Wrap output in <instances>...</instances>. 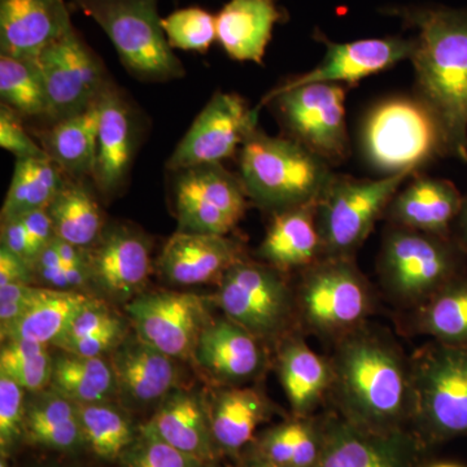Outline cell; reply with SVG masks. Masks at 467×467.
<instances>
[{
  "mask_svg": "<svg viewBox=\"0 0 467 467\" xmlns=\"http://www.w3.org/2000/svg\"><path fill=\"white\" fill-rule=\"evenodd\" d=\"M73 29L64 0H0V54L33 60Z\"/></svg>",
  "mask_w": 467,
  "mask_h": 467,
  "instance_id": "cell-20",
  "label": "cell"
},
{
  "mask_svg": "<svg viewBox=\"0 0 467 467\" xmlns=\"http://www.w3.org/2000/svg\"><path fill=\"white\" fill-rule=\"evenodd\" d=\"M411 431L425 448L467 436V347L426 344L410 358Z\"/></svg>",
  "mask_w": 467,
  "mask_h": 467,
  "instance_id": "cell-4",
  "label": "cell"
},
{
  "mask_svg": "<svg viewBox=\"0 0 467 467\" xmlns=\"http://www.w3.org/2000/svg\"><path fill=\"white\" fill-rule=\"evenodd\" d=\"M51 387L76 404L107 402L117 389L112 365L101 358L64 355L54 358Z\"/></svg>",
  "mask_w": 467,
  "mask_h": 467,
  "instance_id": "cell-37",
  "label": "cell"
},
{
  "mask_svg": "<svg viewBox=\"0 0 467 467\" xmlns=\"http://www.w3.org/2000/svg\"><path fill=\"white\" fill-rule=\"evenodd\" d=\"M263 340L227 317L212 322L196 346V361L223 382L244 383L263 373L266 365Z\"/></svg>",
  "mask_w": 467,
  "mask_h": 467,
  "instance_id": "cell-22",
  "label": "cell"
},
{
  "mask_svg": "<svg viewBox=\"0 0 467 467\" xmlns=\"http://www.w3.org/2000/svg\"><path fill=\"white\" fill-rule=\"evenodd\" d=\"M55 236L81 248L100 238L104 218L99 204L81 178L67 180L47 207Z\"/></svg>",
  "mask_w": 467,
  "mask_h": 467,
  "instance_id": "cell-34",
  "label": "cell"
},
{
  "mask_svg": "<svg viewBox=\"0 0 467 467\" xmlns=\"http://www.w3.org/2000/svg\"><path fill=\"white\" fill-rule=\"evenodd\" d=\"M48 98V117L55 122L84 112L109 86L99 58L75 27L33 58Z\"/></svg>",
  "mask_w": 467,
  "mask_h": 467,
  "instance_id": "cell-11",
  "label": "cell"
},
{
  "mask_svg": "<svg viewBox=\"0 0 467 467\" xmlns=\"http://www.w3.org/2000/svg\"><path fill=\"white\" fill-rule=\"evenodd\" d=\"M234 467H282L275 463L267 462V461H241L238 465Z\"/></svg>",
  "mask_w": 467,
  "mask_h": 467,
  "instance_id": "cell-52",
  "label": "cell"
},
{
  "mask_svg": "<svg viewBox=\"0 0 467 467\" xmlns=\"http://www.w3.org/2000/svg\"><path fill=\"white\" fill-rule=\"evenodd\" d=\"M278 371L292 416H313L330 396L333 386L330 358L318 355L300 335L282 339Z\"/></svg>",
  "mask_w": 467,
  "mask_h": 467,
  "instance_id": "cell-26",
  "label": "cell"
},
{
  "mask_svg": "<svg viewBox=\"0 0 467 467\" xmlns=\"http://www.w3.org/2000/svg\"><path fill=\"white\" fill-rule=\"evenodd\" d=\"M216 303L225 317L263 342L285 337L297 317L296 296L282 273L245 259L221 279Z\"/></svg>",
  "mask_w": 467,
  "mask_h": 467,
  "instance_id": "cell-10",
  "label": "cell"
},
{
  "mask_svg": "<svg viewBox=\"0 0 467 467\" xmlns=\"http://www.w3.org/2000/svg\"><path fill=\"white\" fill-rule=\"evenodd\" d=\"M86 450L104 461L121 460L137 441L135 429L124 413L109 402L77 404Z\"/></svg>",
  "mask_w": 467,
  "mask_h": 467,
  "instance_id": "cell-38",
  "label": "cell"
},
{
  "mask_svg": "<svg viewBox=\"0 0 467 467\" xmlns=\"http://www.w3.org/2000/svg\"><path fill=\"white\" fill-rule=\"evenodd\" d=\"M330 361L335 413L377 434L410 430V358L391 337L365 324L334 344Z\"/></svg>",
  "mask_w": 467,
  "mask_h": 467,
  "instance_id": "cell-1",
  "label": "cell"
},
{
  "mask_svg": "<svg viewBox=\"0 0 467 467\" xmlns=\"http://www.w3.org/2000/svg\"><path fill=\"white\" fill-rule=\"evenodd\" d=\"M374 303L371 285L353 257H322L304 270L296 294L301 324L333 344L367 324Z\"/></svg>",
  "mask_w": 467,
  "mask_h": 467,
  "instance_id": "cell-7",
  "label": "cell"
},
{
  "mask_svg": "<svg viewBox=\"0 0 467 467\" xmlns=\"http://www.w3.org/2000/svg\"><path fill=\"white\" fill-rule=\"evenodd\" d=\"M243 259L241 245L227 235L178 230L164 245L159 269L175 285L220 284L227 270Z\"/></svg>",
  "mask_w": 467,
  "mask_h": 467,
  "instance_id": "cell-19",
  "label": "cell"
},
{
  "mask_svg": "<svg viewBox=\"0 0 467 467\" xmlns=\"http://www.w3.org/2000/svg\"><path fill=\"white\" fill-rule=\"evenodd\" d=\"M325 414L292 416L264 430L241 461H267L282 467H316L325 445Z\"/></svg>",
  "mask_w": 467,
  "mask_h": 467,
  "instance_id": "cell-29",
  "label": "cell"
},
{
  "mask_svg": "<svg viewBox=\"0 0 467 467\" xmlns=\"http://www.w3.org/2000/svg\"><path fill=\"white\" fill-rule=\"evenodd\" d=\"M0 467H9L8 463L5 462V459H2V462H0Z\"/></svg>",
  "mask_w": 467,
  "mask_h": 467,
  "instance_id": "cell-54",
  "label": "cell"
},
{
  "mask_svg": "<svg viewBox=\"0 0 467 467\" xmlns=\"http://www.w3.org/2000/svg\"><path fill=\"white\" fill-rule=\"evenodd\" d=\"M98 101L84 112L55 122L43 134V150L70 177L92 178L94 174L99 125Z\"/></svg>",
  "mask_w": 467,
  "mask_h": 467,
  "instance_id": "cell-32",
  "label": "cell"
},
{
  "mask_svg": "<svg viewBox=\"0 0 467 467\" xmlns=\"http://www.w3.org/2000/svg\"><path fill=\"white\" fill-rule=\"evenodd\" d=\"M270 101H275L294 140L328 164L348 155L346 90L342 85L297 86L279 92Z\"/></svg>",
  "mask_w": 467,
  "mask_h": 467,
  "instance_id": "cell-14",
  "label": "cell"
},
{
  "mask_svg": "<svg viewBox=\"0 0 467 467\" xmlns=\"http://www.w3.org/2000/svg\"><path fill=\"white\" fill-rule=\"evenodd\" d=\"M257 254L281 273L312 266L324 257L317 204L275 213Z\"/></svg>",
  "mask_w": 467,
  "mask_h": 467,
  "instance_id": "cell-27",
  "label": "cell"
},
{
  "mask_svg": "<svg viewBox=\"0 0 467 467\" xmlns=\"http://www.w3.org/2000/svg\"><path fill=\"white\" fill-rule=\"evenodd\" d=\"M34 272L54 290L76 291L86 282L90 281L88 266L66 265L61 261L55 247L54 239L36 257Z\"/></svg>",
  "mask_w": 467,
  "mask_h": 467,
  "instance_id": "cell-43",
  "label": "cell"
},
{
  "mask_svg": "<svg viewBox=\"0 0 467 467\" xmlns=\"http://www.w3.org/2000/svg\"><path fill=\"white\" fill-rule=\"evenodd\" d=\"M90 281L116 299H128L146 285L150 272V243L130 227H104L88 248Z\"/></svg>",
  "mask_w": 467,
  "mask_h": 467,
  "instance_id": "cell-18",
  "label": "cell"
},
{
  "mask_svg": "<svg viewBox=\"0 0 467 467\" xmlns=\"http://www.w3.org/2000/svg\"><path fill=\"white\" fill-rule=\"evenodd\" d=\"M137 337L174 359L195 353L212 322L209 300L192 292H158L135 297L126 306Z\"/></svg>",
  "mask_w": 467,
  "mask_h": 467,
  "instance_id": "cell-13",
  "label": "cell"
},
{
  "mask_svg": "<svg viewBox=\"0 0 467 467\" xmlns=\"http://www.w3.org/2000/svg\"><path fill=\"white\" fill-rule=\"evenodd\" d=\"M26 389L7 377L0 376V451L2 459L24 444L26 402Z\"/></svg>",
  "mask_w": 467,
  "mask_h": 467,
  "instance_id": "cell-41",
  "label": "cell"
},
{
  "mask_svg": "<svg viewBox=\"0 0 467 467\" xmlns=\"http://www.w3.org/2000/svg\"><path fill=\"white\" fill-rule=\"evenodd\" d=\"M142 426L204 465L216 463L221 457L212 434L208 404L192 393L178 391L165 398Z\"/></svg>",
  "mask_w": 467,
  "mask_h": 467,
  "instance_id": "cell-25",
  "label": "cell"
},
{
  "mask_svg": "<svg viewBox=\"0 0 467 467\" xmlns=\"http://www.w3.org/2000/svg\"><path fill=\"white\" fill-rule=\"evenodd\" d=\"M466 254L457 239L391 225L384 234L378 272L389 299L416 309L466 273Z\"/></svg>",
  "mask_w": 467,
  "mask_h": 467,
  "instance_id": "cell-5",
  "label": "cell"
},
{
  "mask_svg": "<svg viewBox=\"0 0 467 467\" xmlns=\"http://www.w3.org/2000/svg\"><path fill=\"white\" fill-rule=\"evenodd\" d=\"M279 18L275 0H230L216 16L217 42L234 60L260 64Z\"/></svg>",
  "mask_w": 467,
  "mask_h": 467,
  "instance_id": "cell-30",
  "label": "cell"
},
{
  "mask_svg": "<svg viewBox=\"0 0 467 467\" xmlns=\"http://www.w3.org/2000/svg\"><path fill=\"white\" fill-rule=\"evenodd\" d=\"M23 223H26L27 232L30 234L34 247L38 254L43 248L54 239L55 232L52 226V221L48 216L47 209H38V211L29 212V213L20 216Z\"/></svg>",
  "mask_w": 467,
  "mask_h": 467,
  "instance_id": "cell-50",
  "label": "cell"
},
{
  "mask_svg": "<svg viewBox=\"0 0 467 467\" xmlns=\"http://www.w3.org/2000/svg\"><path fill=\"white\" fill-rule=\"evenodd\" d=\"M0 147L16 159L46 158L43 147L26 133L21 124L20 115L2 104L0 107Z\"/></svg>",
  "mask_w": 467,
  "mask_h": 467,
  "instance_id": "cell-45",
  "label": "cell"
},
{
  "mask_svg": "<svg viewBox=\"0 0 467 467\" xmlns=\"http://www.w3.org/2000/svg\"><path fill=\"white\" fill-rule=\"evenodd\" d=\"M2 245L26 261L34 270L38 252L34 247L30 234L21 218L2 221Z\"/></svg>",
  "mask_w": 467,
  "mask_h": 467,
  "instance_id": "cell-48",
  "label": "cell"
},
{
  "mask_svg": "<svg viewBox=\"0 0 467 467\" xmlns=\"http://www.w3.org/2000/svg\"><path fill=\"white\" fill-rule=\"evenodd\" d=\"M2 104L18 115L48 117V98L41 73L29 58L0 54Z\"/></svg>",
  "mask_w": 467,
  "mask_h": 467,
  "instance_id": "cell-39",
  "label": "cell"
},
{
  "mask_svg": "<svg viewBox=\"0 0 467 467\" xmlns=\"http://www.w3.org/2000/svg\"><path fill=\"white\" fill-rule=\"evenodd\" d=\"M239 167L248 198L275 213L318 204L337 175L326 160L294 138L257 130L242 144Z\"/></svg>",
  "mask_w": 467,
  "mask_h": 467,
  "instance_id": "cell-3",
  "label": "cell"
},
{
  "mask_svg": "<svg viewBox=\"0 0 467 467\" xmlns=\"http://www.w3.org/2000/svg\"><path fill=\"white\" fill-rule=\"evenodd\" d=\"M124 337V322L119 321L109 326V327L104 328L100 333L85 337V339L64 344L63 347H60V349L63 352L70 353V355L101 358L104 353L113 352L125 339Z\"/></svg>",
  "mask_w": 467,
  "mask_h": 467,
  "instance_id": "cell-47",
  "label": "cell"
},
{
  "mask_svg": "<svg viewBox=\"0 0 467 467\" xmlns=\"http://www.w3.org/2000/svg\"><path fill=\"white\" fill-rule=\"evenodd\" d=\"M119 321L121 318L117 317L106 304L91 299L84 308L77 313L72 324L67 327V333L55 344V347L60 348L64 344L85 339V337L100 333L104 328Z\"/></svg>",
  "mask_w": 467,
  "mask_h": 467,
  "instance_id": "cell-46",
  "label": "cell"
},
{
  "mask_svg": "<svg viewBox=\"0 0 467 467\" xmlns=\"http://www.w3.org/2000/svg\"><path fill=\"white\" fill-rule=\"evenodd\" d=\"M207 404L218 453L238 461L273 414L272 402L254 387H227Z\"/></svg>",
  "mask_w": 467,
  "mask_h": 467,
  "instance_id": "cell-24",
  "label": "cell"
},
{
  "mask_svg": "<svg viewBox=\"0 0 467 467\" xmlns=\"http://www.w3.org/2000/svg\"><path fill=\"white\" fill-rule=\"evenodd\" d=\"M159 0H73L112 42L129 72L144 79L178 78L183 67L161 26Z\"/></svg>",
  "mask_w": 467,
  "mask_h": 467,
  "instance_id": "cell-8",
  "label": "cell"
},
{
  "mask_svg": "<svg viewBox=\"0 0 467 467\" xmlns=\"http://www.w3.org/2000/svg\"><path fill=\"white\" fill-rule=\"evenodd\" d=\"M411 174L402 171L378 180L335 175L317 204L324 257H353Z\"/></svg>",
  "mask_w": 467,
  "mask_h": 467,
  "instance_id": "cell-9",
  "label": "cell"
},
{
  "mask_svg": "<svg viewBox=\"0 0 467 467\" xmlns=\"http://www.w3.org/2000/svg\"><path fill=\"white\" fill-rule=\"evenodd\" d=\"M463 196L450 181L417 177L393 196L384 217L389 225L451 238Z\"/></svg>",
  "mask_w": 467,
  "mask_h": 467,
  "instance_id": "cell-21",
  "label": "cell"
},
{
  "mask_svg": "<svg viewBox=\"0 0 467 467\" xmlns=\"http://www.w3.org/2000/svg\"><path fill=\"white\" fill-rule=\"evenodd\" d=\"M161 26L171 48L205 52L217 41L216 16L205 9H177L161 18Z\"/></svg>",
  "mask_w": 467,
  "mask_h": 467,
  "instance_id": "cell-40",
  "label": "cell"
},
{
  "mask_svg": "<svg viewBox=\"0 0 467 467\" xmlns=\"http://www.w3.org/2000/svg\"><path fill=\"white\" fill-rule=\"evenodd\" d=\"M90 300L81 292L45 288L23 317L2 330V340H30L55 346L67 333L77 313Z\"/></svg>",
  "mask_w": 467,
  "mask_h": 467,
  "instance_id": "cell-33",
  "label": "cell"
},
{
  "mask_svg": "<svg viewBox=\"0 0 467 467\" xmlns=\"http://www.w3.org/2000/svg\"><path fill=\"white\" fill-rule=\"evenodd\" d=\"M324 60L306 75L296 77L278 86L264 98L261 104L269 103L279 92L297 86L310 84H356L377 73L389 69L400 61L410 60L413 54V39L370 38L348 43L326 41Z\"/></svg>",
  "mask_w": 467,
  "mask_h": 467,
  "instance_id": "cell-17",
  "label": "cell"
},
{
  "mask_svg": "<svg viewBox=\"0 0 467 467\" xmlns=\"http://www.w3.org/2000/svg\"><path fill=\"white\" fill-rule=\"evenodd\" d=\"M137 441L121 461L124 467H202L204 463L162 441L142 425Z\"/></svg>",
  "mask_w": 467,
  "mask_h": 467,
  "instance_id": "cell-42",
  "label": "cell"
},
{
  "mask_svg": "<svg viewBox=\"0 0 467 467\" xmlns=\"http://www.w3.org/2000/svg\"><path fill=\"white\" fill-rule=\"evenodd\" d=\"M420 467H465L456 462H435L430 465H420Z\"/></svg>",
  "mask_w": 467,
  "mask_h": 467,
  "instance_id": "cell-53",
  "label": "cell"
},
{
  "mask_svg": "<svg viewBox=\"0 0 467 467\" xmlns=\"http://www.w3.org/2000/svg\"><path fill=\"white\" fill-rule=\"evenodd\" d=\"M117 389L129 400L150 404L164 400L177 383L174 358L144 343L140 337L124 339L112 355Z\"/></svg>",
  "mask_w": 467,
  "mask_h": 467,
  "instance_id": "cell-28",
  "label": "cell"
},
{
  "mask_svg": "<svg viewBox=\"0 0 467 467\" xmlns=\"http://www.w3.org/2000/svg\"><path fill=\"white\" fill-rule=\"evenodd\" d=\"M399 15L418 30L410 57L417 97L438 119L448 153L467 161V11L410 8Z\"/></svg>",
  "mask_w": 467,
  "mask_h": 467,
  "instance_id": "cell-2",
  "label": "cell"
},
{
  "mask_svg": "<svg viewBox=\"0 0 467 467\" xmlns=\"http://www.w3.org/2000/svg\"><path fill=\"white\" fill-rule=\"evenodd\" d=\"M325 445L316 467H420L425 445L411 430L377 434L325 413Z\"/></svg>",
  "mask_w": 467,
  "mask_h": 467,
  "instance_id": "cell-16",
  "label": "cell"
},
{
  "mask_svg": "<svg viewBox=\"0 0 467 467\" xmlns=\"http://www.w3.org/2000/svg\"><path fill=\"white\" fill-rule=\"evenodd\" d=\"M97 156L92 180L101 192H115L124 184L135 149L133 115L119 92L107 86L99 98Z\"/></svg>",
  "mask_w": 467,
  "mask_h": 467,
  "instance_id": "cell-23",
  "label": "cell"
},
{
  "mask_svg": "<svg viewBox=\"0 0 467 467\" xmlns=\"http://www.w3.org/2000/svg\"><path fill=\"white\" fill-rule=\"evenodd\" d=\"M26 442L66 454L86 450L76 402L54 389L33 398L26 404L24 444Z\"/></svg>",
  "mask_w": 467,
  "mask_h": 467,
  "instance_id": "cell-31",
  "label": "cell"
},
{
  "mask_svg": "<svg viewBox=\"0 0 467 467\" xmlns=\"http://www.w3.org/2000/svg\"><path fill=\"white\" fill-rule=\"evenodd\" d=\"M175 209L181 232L227 235L247 211L241 178L221 164L178 171Z\"/></svg>",
  "mask_w": 467,
  "mask_h": 467,
  "instance_id": "cell-12",
  "label": "cell"
},
{
  "mask_svg": "<svg viewBox=\"0 0 467 467\" xmlns=\"http://www.w3.org/2000/svg\"><path fill=\"white\" fill-rule=\"evenodd\" d=\"M63 169L48 156L16 159L14 175L2 207V221L47 209L60 192L66 177Z\"/></svg>",
  "mask_w": 467,
  "mask_h": 467,
  "instance_id": "cell-36",
  "label": "cell"
},
{
  "mask_svg": "<svg viewBox=\"0 0 467 467\" xmlns=\"http://www.w3.org/2000/svg\"><path fill=\"white\" fill-rule=\"evenodd\" d=\"M362 149L382 173H413L450 155L438 119L420 98L393 97L376 104L362 126Z\"/></svg>",
  "mask_w": 467,
  "mask_h": 467,
  "instance_id": "cell-6",
  "label": "cell"
},
{
  "mask_svg": "<svg viewBox=\"0 0 467 467\" xmlns=\"http://www.w3.org/2000/svg\"><path fill=\"white\" fill-rule=\"evenodd\" d=\"M257 110L251 109L239 95L217 92L171 153L168 169L180 171L221 164L256 130Z\"/></svg>",
  "mask_w": 467,
  "mask_h": 467,
  "instance_id": "cell-15",
  "label": "cell"
},
{
  "mask_svg": "<svg viewBox=\"0 0 467 467\" xmlns=\"http://www.w3.org/2000/svg\"><path fill=\"white\" fill-rule=\"evenodd\" d=\"M457 226H459V239H457V242L462 245L467 254V196L463 198L462 209H461L460 216L457 218Z\"/></svg>",
  "mask_w": 467,
  "mask_h": 467,
  "instance_id": "cell-51",
  "label": "cell"
},
{
  "mask_svg": "<svg viewBox=\"0 0 467 467\" xmlns=\"http://www.w3.org/2000/svg\"><path fill=\"white\" fill-rule=\"evenodd\" d=\"M33 267L8 248H0V287L12 284H29Z\"/></svg>",
  "mask_w": 467,
  "mask_h": 467,
  "instance_id": "cell-49",
  "label": "cell"
},
{
  "mask_svg": "<svg viewBox=\"0 0 467 467\" xmlns=\"http://www.w3.org/2000/svg\"><path fill=\"white\" fill-rule=\"evenodd\" d=\"M202 467H220V466H217L216 463H211V465H204Z\"/></svg>",
  "mask_w": 467,
  "mask_h": 467,
  "instance_id": "cell-55",
  "label": "cell"
},
{
  "mask_svg": "<svg viewBox=\"0 0 467 467\" xmlns=\"http://www.w3.org/2000/svg\"><path fill=\"white\" fill-rule=\"evenodd\" d=\"M54 358L48 349L39 355L18 359H0V376L7 377L29 392L45 391L51 386Z\"/></svg>",
  "mask_w": 467,
  "mask_h": 467,
  "instance_id": "cell-44",
  "label": "cell"
},
{
  "mask_svg": "<svg viewBox=\"0 0 467 467\" xmlns=\"http://www.w3.org/2000/svg\"><path fill=\"white\" fill-rule=\"evenodd\" d=\"M414 331L434 342L467 347V275L463 273L413 309Z\"/></svg>",
  "mask_w": 467,
  "mask_h": 467,
  "instance_id": "cell-35",
  "label": "cell"
}]
</instances>
